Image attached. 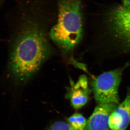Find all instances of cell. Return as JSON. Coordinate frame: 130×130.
<instances>
[{"label":"cell","instance_id":"6da1fadb","mask_svg":"<svg viewBox=\"0 0 130 130\" xmlns=\"http://www.w3.org/2000/svg\"><path fill=\"white\" fill-rule=\"evenodd\" d=\"M13 43L9 72L23 83L35 74L51 53L48 30L56 23L57 12L49 0H26Z\"/></svg>","mask_w":130,"mask_h":130},{"label":"cell","instance_id":"7a4b0ae2","mask_svg":"<svg viewBox=\"0 0 130 130\" xmlns=\"http://www.w3.org/2000/svg\"><path fill=\"white\" fill-rule=\"evenodd\" d=\"M56 23L49 32L53 41L64 53L72 51L83 37L84 15L82 0H54Z\"/></svg>","mask_w":130,"mask_h":130},{"label":"cell","instance_id":"3957f363","mask_svg":"<svg viewBox=\"0 0 130 130\" xmlns=\"http://www.w3.org/2000/svg\"><path fill=\"white\" fill-rule=\"evenodd\" d=\"M107 32L113 42L124 52H130V9L122 5L113 6L105 13Z\"/></svg>","mask_w":130,"mask_h":130},{"label":"cell","instance_id":"277c9868","mask_svg":"<svg viewBox=\"0 0 130 130\" xmlns=\"http://www.w3.org/2000/svg\"><path fill=\"white\" fill-rule=\"evenodd\" d=\"M125 66L105 72L91 82L95 99L98 104H118L119 86Z\"/></svg>","mask_w":130,"mask_h":130},{"label":"cell","instance_id":"5b68a950","mask_svg":"<svg viewBox=\"0 0 130 130\" xmlns=\"http://www.w3.org/2000/svg\"><path fill=\"white\" fill-rule=\"evenodd\" d=\"M115 103L98 104L87 121L85 130H111L109 116L118 106Z\"/></svg>","mask_w":130,"mask_h":130},{"label":"cell","instance_id":"8992f818","mask_svg":"<svg viewBox=\"0 0 130 130\" xmlns=\"http://www.w3.org/2000/svg\"><path fill=\"white\" fill-rule=\"evenodd\" d=\"M91 90L89 88L87 77L82 75L76 84H72L68 90L66 97L75 109H79L88 101Z\"/></svg>","mask_w":130,"mask_h":130},{"label":"cell","instance_id":"52a82bcc","mask_svg":"<svg viewBox=\"0 0 130 130\" xmlns=\"http://www.w3.org/2000/svg\"><path fill=\"white\" fill-rule=\"evenodd\" d=\"M120 122L119 130H126L130 122V91H128L125 99L115 110Z\"/></svg>","mask_w":130,"mask_h":130},{"label":"cell","instance_id":"ba28073f","mask_svg":"<svg viewBox=\"0 0 130 130\" xmlns=\"http://www.w3.org/2000/svg\"><path fill=\"white\" fill-rule=\"evenodd\" d=\"M68 124L73 130H85L87 121L82 114L75 113L67 119Z\"/></svg>","mask_w":130,"mask_h":130},{"label":"cell","instance_id":"9c48e42d","mask_svg":"<svg viewBox=\"0 0 130 130\" xmlns=\"http://www.w3.org/2000/svg\"><path fill=\"white\" fill-rule=\"evenodd\" d=\"M108 124L111 130H119L120 127V122L119 116L115 110L109 116Z\"/></svg>","mask_w":130,"mask_h":130},{"label":"cell","instance_id":"30bf717a","mask_svg":"<svg viewBox=\"0 0 130 130\" xmlns=\"http://www.w3.org/2000/svg\"><path fill=\"white\" fill-rule=\"evenodd\" d=\"M47 130H73L68 123L59 121L54 123Z\"/></svg>","mask_w":130,"mask_h":130},{"label":"cell","instance_id":"8fae6325","mask_svg":"<svg viewBox=\"0 0 130 130\" xmlns=\"http://www.w3.org/2000/svg\"><path fill=\"white\" fill-rule=\"evenodd\" d=\"M122 5L125 7L130 9V0H120Z\"/></svg>","mask_w":130,"mask_h":130},{"label":"cell","instance_id":"7c38bea8","mask_svg":"<svg viewBox=\"0 0 130 130\" xmlns=\"http://www.w3.org/2000/svg\"><path fill=\"white\" fill-rule=\"evenodd\" d=\"M1 1V0H0V1Z\"/></svg>","mask_w":130,"mask_h":130}]
</instances>
